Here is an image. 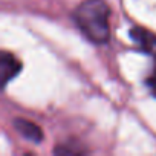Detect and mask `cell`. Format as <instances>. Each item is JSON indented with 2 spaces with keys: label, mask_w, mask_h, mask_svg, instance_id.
<instances>
[{
  "label": "cell",
  "mask_w": 156,
  "mask_h": 156,
  "mask_svg": "<svg viewBox=\"0 0 156 156\" xmlns=\"http://www.w3.org/2000/svg\"><path fill=\"white\" fill-rule=\"evenodd\" d=\"M110 9L104 0H84L76 8L73 19L80 31L95 44H106L110 38Z\"/></svg>",
  "instance_id": "1"
},
{
  "label": "cell",
  "mask_w": 156,
  "mask_h": 156,
  "mask_svg": "<svg viewBox=\"0 0 156 156\" xmlns=\"http://www.w3.org/2000/svg\"><path fill=\"white\" fill-rule=\"evenodd\" d=\"M22 63L9 52L0 51V90H3L8 83L20 73Z\"/></svg>",
  "instance_id": "2"
},
{
  "label": "cell",
  "mask_w": 156,
  "mask_h": 156,
  "mask_svg": "<svg viewBox=\"0 0 156 156\" xmlns=\"http://www.w3.org/2000/svg\"><path fill=\"white\" fill-rule=\"evenodd\" d=\"M130 37L142 51L156 57V34H153L144 28H133L130 31Z\"/></svg>",
  "instance_id": "3"
},
{
  "label": "cell",
  "mask_w": 156,
  "mask_h": 156,
  "mask_svg": "<svg viewBox=\"0 0 156 156\" xmlns=\"http://www.w3.org/2000/svg\"><path fill=\"white\" fill-rule=\"evenodd\" d=\"M14 127L28 141H32V142H41L43 141L41 129L32 121H28V119H23V118H17L14 121Z\"/></svg>",
  "instance_id": "4"
},
{
  "label": "cell",
  "mask_w": 156,
  "mask_h": 156,
  "mask_svg": "<svg viewBox=\"0 0 156 156\" xmlns=\"http://www.w3.org/2000/svg\"><path fill=\"white\" fill-rule=\"evenodd\" d=\"M147 87L150 89V92H151V95L153 97H156V64H154V67H153V70H151V73L148 75V78H147Z\"/></svg>",
  "instance_id": "5"
}]
</instances>
